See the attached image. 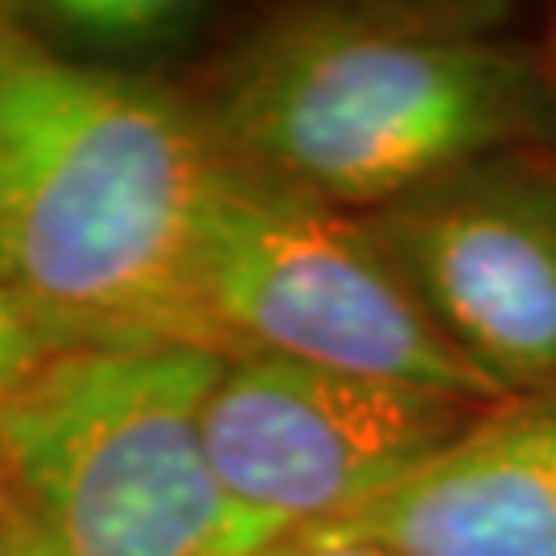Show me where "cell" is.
I'll return each mask as SVG.
<instances>
[{
    "label": "cell",
    "instance_id": "cell-1",
    "mask_svg": "<svg viewBox=\"0 0 556 556\" xmlns=\"http://www.w3.org/2000/svg\"><path fill=\"white\" fill-rule=\"evenodd\" d=\"M219 169L194 96L71 59L9 4L0 285L50 346L169 342L223 355L199 298V227Z\"/></svg>",
    "mask_w": 556,
    "mask_h": 556
},
{
    "label": "cell",
    "instance_id": "cell-2",
    "mask_svg": "<svg viewBox=\"0 0 556 556\" xmlns=\"http://www.w3.org/2000/svg\"><path fill=\"white\" fill-rule=\"evenodd\" d=\"M482 4H298L194 96L231 165L371 215L498 149H556L548 54Z\"/></svg>",
    "mask_w": 556,
    "mask_h": 556
},
{
    "label": "cell",
    "instance_id": "cell-3",
    "mask_svg": "<svg viewBox=\"0 0 556 556\" xmlns=\"http://www.w3.org/2000/svg\"><path fill=\"white\" fill-rule=\"evenodd\" d=\"M223 355L54 346L0 408L4 556H239L202 413Z\"/></svg>",
    "mask_w": 556,
    "mask_h": 556
},
{
    "label": "cell",
    "instance_id": "cell-4",
    "mask_svg": "<svg viewBox=\"0 0 556 556\" xmlns=\"http://www.w3.org/2000/svg\"><path fill=\"white\" fill-rule=\"evenodd\" d=\"M199 298L223 355H277L342 376L498 404L413 298L367 215L223 157L199 227Z\"/></svg>",
    "mask_w": 556,
    "mask_h": 556
},
{
    "label": "cell",
    "instance_id": "cell-5",
    "mask_svg": "<svg viewBox=\"0 0 556 556\" xmlns=\"http://www.w3.org/2000/svg\"><path fill=\"white\" fill-rule=\"evenodd\" d=\"M491 408L277 355L223 363L202 433L239 556L355 516Z\"/></svg>",
    "mask_w": 556,
    "mask_h": 556
},
{
    "label": "cell",
    "instance_id": "cell-6",
    "mask_svg": "<svg viewBox=\"0 0 556 556\" xmlns=\"http://www.w3.org/2000/svg\"><path fill=\"white\" fill-rule=\"evenodd\" d=\"M367 223L441 338L498 396L556 388V149L466 161Z\"/></svg>",
    "mask_w": 556,
    "mask_h": 556
},
{
    "label": "cell",
    "instance_id": "cell-7",
    "mask_svg": "<svg viewBox=\"0 0 556 556\" xmlns=\"http://www.w3.org/2000/svg\"><path fill=\"white\" fill-rule=\"evenodd\" d=\"M314 532L400 556H556V388L482 408L417 475Z\"/></svg>",
    "mask_w": 556,
    "mask_h": 556
},
{
    "label": "cell",
    "instance_id": "cell-8",
    "mask_svg": "<svg viewBox=\"0 0 556 556\" xmlns=\"http://www.w3.org/2000/svg\"><path fill=\"white\" fill-rule=\"evenodd\" d=\"M17 17L46 46L103 71L144 75V66L178 54L206 25L202 4L186 0H50L17 4Z\"/></svg>",
    "mask_w": 556,
    "mask_h": 556
},
{
    "label": "cell",
    "instance_id": "cell-9",
    "mask_svg": "<svg viewBox=\"0 0 556 556\" xmlns=\"http://www.w3.org/2000/svg\"><path fill=\"white\" fill-rule=\"evenodd\" d=\"M46 351H54V346L38 334V326L21 314V305L0 285V408L17 392L21 379L38 367Z\"/></svg>",
    "mask_w": 556,
    "mask_h": 556
},
{
    "label": "cell",
    "instance_id": "cell-10",
    "mask_svg": "<svg viewBox=\"0 0 556 556\" xmlns=\"http://www.w3.org/2000/svg\"><path fill=\"white\" fill-rule=\"evenodd\" d=\"M260 556H400L392 548H383L376 540L358 536H334V532H301L293 540H280L268 553Z\"/></svg>",
    "mask_w": 556,
    "mask_h": 556
},
{
    "label": "cell",
    "instance_id": "cell-11",
    "mask_svg": "<svg viewBox=\"0 0 556 556\" xmlns=\"http://www.w3.org/2000/svg\"><path fill=\"white\" fill-rule=\"evenodd\" d=\"M9 548V503H4V491H0V556Z\"/></svg>",
    "mask_w": 556,
    "mask_h": 556
},
{
    "label": "cell",
    "instance_id": "cell-12",
    "mask_svg": "<svg viewBox=\"0 0 556 556\" xmlns=\"http://www.w3.org/2000/svg\"><path fill=\"white\" fill-rule=\"evenodd\" d=\"M544 54H548V66H553V75H556V25H553V38H548V50H544Z\"/></svg>",
    "mask_w": 556,
    "mask_h": 556
},
{
    "label": "cell",
    "instance_id": "cell-13",
    "mask_svg": "<svg viewBox=\"0 0 556 556\" xmlns=\"http://www.w3.org/2000/svg\"><path fill=\"white\" fill-rule=\"evenodd\" d=\"M4 13H9V4H0V17H4Z\"/></svg>",
    "mask_w": 556,
    "mask_h": 556
}]
</instances>
